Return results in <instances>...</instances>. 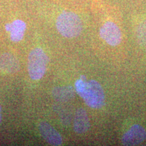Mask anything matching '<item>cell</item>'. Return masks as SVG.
<instances>
[{"instance_id":"30bf717a","label":"cell","mask_w":146,"mask_h":146,"mask_svg":"<svg viewBox=\"0 0 146 146\" xmlns=\"http://www.w3.org/2000/svg\"><path fill=\"white\" fill-rule=\"evenodd\" d=\"M75 91L71 86L55 87L52 91V95L54 99L57 101L66 102L73 98Z\"/></svg>"},{"instance_id":"7c38bea8","label":"cell","mask_w":146,"mask_h":146,"mask_svg":"<svg viewBox=\"0 0 146 146\" xmlns=\"http://www.w3.org/2000/svg\"><path fill=\"white\" fill-rule=\"evenodd\" d=\"M1 107L0 106V123H1Z\"/></svg>"},{"instance_id":"6da1fadb","label":"cell","mask_w":146,"mask_h":146,"mask_svg":"<svg viewBox=\"0 0 146 146\" xmlns=\"http://www.w3.org/2000/svg\"><path fill=\"white\" fill-rule=\"evenodd\" d=\"M75 91L89 107L99 109L104 105L105 94L103 87L95 80L87 81L85 76L75 82Z\"/></svg>"},{"instance_id":"ba28073f","label":"cell","mask_w":146,"mask_h":146,"mask_svg":"<svg viewBox=\"0 0 146 146\" xmlns=\"http://www.w3.org/2000/svg\"><path fill=\"white\" fill-rule=\"evenodd\" d=\"M5 29L7 31L10 33L11 41L17 43L23 40L27 29V25L24 21L18 19L12 23L7 24Z\"/></svg>"},{"instance_id":"5b68a950","label":"cell","mask_w":146,"mask_h":146,"mask_svg":"<svg viewBox=\"0 0 146 146\" xmlns=\"http://www.w3.org/2000/svg\"><path fill=\"white\" fill-rule=\"evenodd\" d=\"M146 139V131L142 126L135 125L126 132L122 138L124 145H137L143 143Z\"/></svg>"},{"instance_id":"52a82bcc","label":"cell","mask_w":146,"mask_h":146,"mask_svg":"<svg viewBox=\"0 0 146 146\" xmlns=\"http://www.w3.org/2000/svg\"><path fill=\"white\" fill-rule=\"evenodd\" d=\"M20 70L17 58L10 53H4L0 56V70L5 74H14Z\"/></svg>"},{"instance_id":"8fae6325","label":"cell","mask_w":146,"mask_h":146,"mask_svg":"<svg viewBox=\"0 0 146 146\" xmlns=\"http://www.w3.org/2000/svg\"><path fill=\"white\" fill-rule=\"evenodd\" d=\"M138 35L141 39H146V21L142 22L138 27Z\"/></svg>"},{"instance_id":"9c48e42d","label":"cell","mask_w":146,"mask_h":146,"mask_svg":"<svg viewBox=\"0 0 146 146\" xmlns=\"http://www.w3.org/2000/svg\"><path fill=\"white\" fill-rule=\"evenodd\" d=\"M90 127L88 114L85 109L79 108L76 110L74 116L73 128L76 133H86Z\"/></svg>"},{"instance_id":"7a4b0ae2","label":"cell","mask_w":146,"mask_h":146,"mask_svg":"<svg viewBox=\"0 0 146 146\" xmlns=\"http://www.w3.org/2000/svg\"><path fill=\"white\" fill-rule=\"evenodd\" d=\"M56 28L62 36L72 39L80 35L83 30L81 18L74 12L64 11L56 19Z\"/></svg>"},{"instance_id":"8992f818","label":"cell","mask_w":146,"mask_h":146,"mask_svg":"<svg viewBox=\"0 0 146 146\" xmlns=\"http://www.w3.org/2000/svg\"><path fill=\"white\" fill-rule=\"evenodd\" d=\"M39 131L43 139L52 145H61L62 138L59 132L52 125L45 121H42L39 125Z\"/></svg>"},{"instance_id":"3957f363","label":"cell","mask_w":146,"mask_h":146,"mask_svg":"<svg viewBox=\"0 0 146 146\" xmlns=\"http://www.w3.org/2000/svg\"><path fill=\"white\" fill-rule=\"evenodd\" d=\"M49 58L43 49L36 47L31 51L28 56V72L34 81L43 78L47 69Z\"/></svg>"},{"instance_id":"277c9868","label":"cell","mask_w":146,"mask_h":146,"mask_svg":"<svg viewBox=\"0 0 146 146\" xmlns=\"http://www.w3.org/2000/svg\"><path fill=\"white\" fill-rule=\"evenodd\" d=\"M100 36L111 46H117L122 40L119 27L112 21H108L102 25L100 31Z\"/></svg>"}]
</instances>
